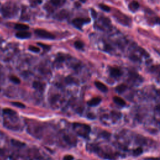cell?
Returning <instances> with one entry per match:
<instances>
[{"mask_svg": "<svg viewBox=\"0 0 160 160\" xmlns=\"http://www.w3.org/2000/svg\"><path fill=\"white\" fill-rule=\"evenodd\" d=\"M101 99L100 98H94L88 102V104L90 106H97L101 103Z\"/></svg>", "mask_w": 160, "mask_h": 160, "instance_id": "cell-6", "label": "cell"}, {"mask_svg": "<svg viewBox=\"0 0 160 160\" xmlns=\"http://www.w3.org/2000/svg\"><path fill=\"white\" fill-rule=\"evenodd\" d=\"M94 85L98 90H100L101 91L103 92V93H106V92H107L108 90V87L106 86L104 84L101 83L100 81H95Z\"/></svg>", "mask_w": 160, "mask_h": 160, "instance_id": "cell-4", "label": "cell"}, {"mask_svg": "<svg viewBox=\"0 0 160 160\" xmlns=\"http://www.w3.org/2000/svg\"><path fill=\"white\" fill-rule=\"evenodd\" d=\"M15 28V29L20 30V31H26V30L29 29V26L26 25H24V24H16Z\"/></svg>", "mask_w": 160, "mask_h": 160, "instance_id": "cell-9", "label": "cell"}, {"mask_svg": "<svg viewBox=\"0 0 160 160\" xmlns=\"http://www.w3.org/2000/svg\"><path fill=\"white\" fill-rule=\"evenodd\" d=\"M3 113L6 115H14L16 114V112L15 111H13L11 109L9 108H5L3 110Z\"/></svg>", "mask_w": 160, "mask_h": 160, "instance_id": "cell-14", "label": "cell"}, {"mask_svg": "<svg viewBox=\"0 0 160 160\" xmlns=\"http://www.w3.org/2000/svg\"><path fill=\"white\" fill-rule=\"evenodd\" d=\"M33 88L35 89L39 90H43L44 89V85L42 83L38 81H34L33 83Z\"/></svg>", "mask_w": 160, "mask_h": 160, "instance_id": "cell-11", "label": "cell"}, {"mask_svg": "<svg viewBox=\"0 0 160 160\" xmlns=\"http://www.w3.org/2000/svg\"><path fill=\"white\" fill-rule=\"evenodd\" d=\"M90 19L89 18H77L73 20V24L76 28L79 29H81L82 27L85 24L90 23Z\"/></svg>", "mask_w": 160, "mask_h": 160, "instance_id": "cell-2", "label": "cell"}, {"mask_svg": "<svg viewBox=\"0 0 160 160\" xmlns=\"http://www.w3.org/2000/svg\"><path fill=\"white\" fill-rule=\"evenodd\" d=\"M74 46L76 47V48L79 49H82L84 46V44L83 43V42H80V41H76V42H74Z\"/></svg>", "mask_w": 160, "mask_h": 160, "instance_id": "cell-15", "label": "cell"}, {"mask_svg": "<svg viewBox=\"0 0 160 160\" xmlns=\"http://www.w3.org/2000/svg\"><path fill=\"white\" fill-rule=\"evenodd\" d=\"M130 59L134 61H138V60H139L138 57L137 56H135V55L130 56Z\"/></svg>", "mask_w": 160, "mask_h": 160, "instance_id": "cell-24", "label": "cell"}, {"mask_svg": "<svg viewBox=\"0 0 160 160\" xmlns=\"http://www.w3.org/2000/svg\"><path fill=\"white\" fill-rule=\"evenodd\" d=\"M60 1H61V0H51V3L55 6L59 5Z\"/></svg>", "mask_w": 160, "mask_h": 160, "instance_id": "cell-22", "label": "cell"}, {"mask_svg": "<svg viewBox=\"0 0 160 160\" xmlns=\"http://www.w3.org/2000/svg\"><path fill=\"white\" fill-rule=\"evenodd\" d=\"M143 153V149L141 147H138L137 149L133 150V154L134 156H138L140 155H141Z\"/></svg>", "mask_w": 160, "mask_h": 160, "instance_id": "cell-13", "label": "cell"}, {"mask_svg": "<svg viewBox=\"0 0 160 160\" xmlns=\"http://www.w3.org/2000/svg\"><path fill=\"white\" fill-rule=\"evenodd\" d=\"M66 83L68 84H71V83H73L74 82V80L73 79V78L71 77V76H68L66 78Z\"/></svg>", "mask_w": 160, "mask_h": 160, "instance_id": "cell-20", "label": "cell"}, {"mask_svg": "<svg viewBox=\"0 0 160 160\" xmlns=\"http://www.w3.org/2000/svg\"><path fill=\"white\" fill-rule=\"evenodd\" d=\"M99 7H100V8L101 9H103V10L104 11L109 12V11H110V10H111V8L109 7L108 6L105 5V4H99Z\"/></svg>", "mask_w": 160, "mask_h": 160, "instance_id": "cell-17", "label": "cell"}, {"mask_svg": "<svg viewBox=\"0 0 160 160\" xmlns=\"http://www.w3.org/2000/svg\"><path fill=\"white\" fill-rule=\"evenodd\" d=\"M145 160H159L158 158H146Z\"/></svg>", "mask_w": 160, "mask_h": 160, "instance_id": "cell-27", "label": "cell"}, {"mask_svg": "<svg viewBox=\"0 0 160 160\" xmlns=\"http://www.w3.org/2000/svg\"><path fill=\"white\" fill-rule=\"evenodd\" d=\"M91 12H92V15H93V18H96V16H97V13L95 11L94 9H91Z\"/></svg>", "mask_w": 160, "mask_h": 160, "instance_id": "cell-25", "label": "cell"}, {"mask_svg": "<svg viewBox=\"0 0 160 160\" xmlns=\"http://www.w3.org/2000/svg\"><path fill=\"white\" fill-rule=\"evenodd\" d=\"M38 45L39 46H40L43 47L44 49H47V50H49V49H50V46H47L46 45H44V44L40 43H38Z\"/></svg>", "mask_w": 160, "mask_h": 160, "instance_id": "cell-23", "label": "cell"}, {"mask_svg": "<svg viewBox=\"0 0 160 160\" xmlns=\"http://www.w3.org/2000/svg\"><path fill=\"white\" fill-rule=\"evenodd\" d=\"M104 50H105L106 51H108L112 50V48L110 45H106L105 46V48H104Z\"/></svg>", "mask_w": 160, "mask_h": 160, "instance_id": "cell-26", "label": "cell"}, {"mask_svg": "<svg viewBox=\"0 0 160 160\" xmlns=\"http://www.w3.org/2000/svg\"><path fill=\"white\" fill-rule=\"evenodd\" d=\"M110 74L112 77L118 78L121 76L122 71L116 68H111L110 69Z\"/></svg>", "mask_w": 160, "mask_h": 160, "instance_id": "cell-5", "label": "cell"}, {"mask_svg": "<svg viewBox=\"0 0 160 160\" xmlns=\"http://www.w3.org/2000/svg\"><path fill=\"white\" fill-rule=\"evenodd\" d=\"M34 33H35L36 35L39 36L42 38L48 39H54L55 38V36L53 34L44 29H37L34 31Z\"/></svg>", "mask_w": 160, "mask_h": 160, "instance_id": "cell-1", "label": "cell"}, {"mask_svg": "<svg viewBox=\"0 0 160 160\" xmlns=\"http://www.w3.org/2000/svg\"><path fill=\"white\" fill-rule=\"evenodd\" d=\"M12 104L16 107L20 108H25V104L20 102H13Z\"/></svg>", "mask_w": 160, "mask_h": 160, "instance_id": "cell-18", "label": "cell"}, {"mask_svg": "<svg viewBox=\"0 0 160 160\" xmlns=\"http://www.w3.org/2000/svg\"><path fill=\"white\" fill-rule=\"evenodd\" d=\"M29 50L34 52V53H38V52L40 51V49L39 48L34 46H30L29 47Z\"/></svg>", "mask_w": 160, "mask_h": 160, "instance_id": "cell-19", "label": "cell"}, {"mask_svg": "<svg viewBox=\"0 0 160 160\" xmlns=\"http://www.w3.org/2000/svg\"><path fill=\"white\" fill-rule=\"evenodd\" d=\"M139 7V4L137 1H132V2L130 3V4H129V8L131 11H135L138 10Z\"/></svg>", "mask_w": 160, "mask_h": 160, "instance_id": "cell-7", "label": "cell"}, {"mask_svg": "<svg viewBox=\"0 0 160 160\" xmlns=\"http://www.w3.org/2000/svg\"><path fill=\"white\" fill-rule=\"evenodd\" d=\"M80 1H81V2H82V3H85V1H86V0H80Z\"/></svg>", "mask_w": 160, "mask_h": 160, "instance_id": "cell-28", "label": "cell"}, {"mask_svg": "<svg viewBox=\"0 0 160 160\" xmlns=\"http://www.w3.org/2000/svg\"><path fill=\"white\" fill-rule=\"evenodd\" d=\"M31 33L26 31H19V32L16 33V36L18 38L20 39L29 38L31 37Z\"/></svg>", "mask_w": 160, "mask_h": 160, "instance_id": "cell-3", "label": "cell"}, {"mask_svg": "<svg viewBox=\"0 0 160 160\" xmlns=\"http://www.w3.org/2000/svg\"><path fill=\"white\" fill-rule=\"evenodd\" d=\"M126 88H127V86H126V85H124V84H122V85H119L116 88V91L118 93H123V92L125 91V90H126Z\"/></svg>", "mask_w": 160, "mask_h": 160, "instance_id": "cell-10", "label": "cell"}, {"mask_svg": "<svg viewBox=\"0 0 160 160\" xmlns=\"http://www.w3.org/2000/svg\"><path fill=\"white\" fill-rule=\"evenodd\" d=\"M11 143L13 146H15L16 147H18V148H21V147L25 146V145L24 143L18 140H16V139H12Z\"/></svg>", "mask_w": 160, "mask_h": 160, "instance_id": "cell-12", "label": "cell"}, {"mask_svg": "<svg viewBox=\"0 0 160 160\" xmlns=\"http://www.w3.org/2000/svg\"><path fill=\"white\" fill-rule=\"evenodd\" d=\"M64 160H73V156L71 155H66L63 158Z\"/></svg>", "mask_w": 160, "mask_h": 160, "instance_id": "cell-21", "label": "cell"}, {"mask_svg": "<svg viewBox=\"0 0 160 160\" xmlns=\"http://www.w3.org/2000/svg\"><path fill=\"white\" fill-rule=\"evenodd\" d=\"M10 80L15 84L20 83V80L18 78V77L16 76H11L10 77Z\"/></svg>", "mask_w": 160, "mask_h": 160, "instance_id": "cell-16", "label": "cell"}, {"mask_svg": "<svg viewBox=\"0 0 160 160\" xmlns=\"http://www.w3.org/2000/svg\"><path fill=\"white\" fill-rule=\"evenodd\" d=\"M113 101L116 104L121 106H124L126 104V102H125L124 99H122L121 98L118 97V96H115L113 98Z\"/></svg>", "mask_w": 160, "mask_h": 160, "instance_id": "cell-8", "label": "cell"}]
</instances>
